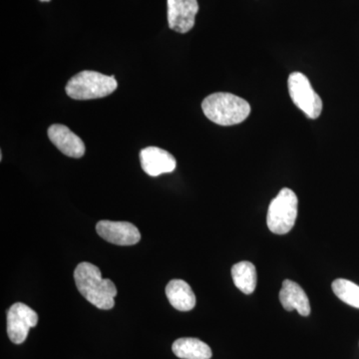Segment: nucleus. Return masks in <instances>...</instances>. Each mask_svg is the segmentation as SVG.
<instances>
[{
	"mask_svg": "<svg viewBox=\"0 0 359 359\" xmlns=\"http://www.w3.org/2000/svg\"><path fill=\"white\" fill-rule=\"evenodd\" d=\"M74 280L78 292L96 308L108 311L114 308L117 289L109 278H103L100 269L83 262L75 269Z\"/></svg>",
	"mask_w": 359,
	"mask_h": 359,
	"instance_id": "nucleus-1",
	"label": "nucleus"
},
{
	"mask_svg": "<svg viewBox=\"0 0 359 359\" xmlns=\"http://www.w3.org/2000/svg\"><path fill=\"white\" fill-rule=\"evenodd\" d=\"M202 109L210 121L219 126L240 124L250 114V105L245 99L224 92L205 97Z\"/></svg>",
	"mask_w": 359,
	"mask_h": 359,
	"instance_id": "nucleus-2",
	"label": "nucleus"
},
{
	"mask_svg": "<svg viewBox=\"0 0 359 359\" xmlns=\"http://www.w3.org/2000/svg\"><path fill=\"white\" fill-rule=\"evenodd\" d=\"M114 75L107 76L96 71L84 70L73 76L66 85V93L75 100L104 98L117 89Z\"/></svg>",
	"mask_w": 359,
	"mask_h": 359,
	"instance_id": "nucleus-3",
	"label": "nucleus"
},
{
	"mask_svg": "<svg viewBox=\"0 0 359 359\" xmlns=\"http://www.w3.org/2000/svg\"><path fill=\"white\" fill-rule=\"evenodd\" d=\"M299 200L294 191L283 188L269 204L266 224L269 231L285 235L294 226Z\"/></svg>",
	"mask_w": 359,
	"mask_h": 359,
	"instance_id": "nucleus-4",
	"label": "nucleus"
},
{
	"mask_svg": "<svg viewBox=\"0 0 359 359\" xmlns=\"http://www.w3.org/2000/svg\"><path fill=\"white\" fill-rule=\"evenodd\" d=\"M287 86L294 105L311 119H318L323 111V100L314 91L309 78L301 72H292Z\"/></svg>",
	"mask_w": 359,
	"mask_h": 359,
	"instance_id": "nucleus-5",
	"label": "nucleus"
},
{
	"mask_svg": "<svg viewBox=\"0 0 359 359\" xmlns=\"http://www.w3.org/2000/svg\"><path fill=\"white\" fill-rule=\"evenodd\" d=\"M39 323V314L22 302H16L7 311V334L15 344H21L27 339L30 328Z\"/></svg>",
	"mask_w": 359,
	"mask_h": 359,
	"instance_id": "nucleus-6",
	"label": "nucleus"
},
{
	"mask_svg": "<svg viewBox=\"0 0 359 359\" xmlns=\"http://www.w3.org/2000/svg\"><path fill=\"white\" fill-rule=\"evenodd\" d=\"M167 6L169 27L178 33L190 32L199 11L197 0H167Z\"/></svg>",
	"mask_w": 359,
	"mask_h": 359,
	"instance_id": "nucleus-7",
	"label": "nucleus"
},
{
	"mask_svg": "<svg viewBox=\"0 0 359 359\" xmlns=\"http://www.w3.org/2000/svg\"><path fill=\"white\" fill-rule=\"evenodd\" d=\"M96 231L106 242L117 245H133L141 240L138 228L128 222L100 221Z\"/></svg>",
	"mask_w": 359,
	"mask_h": 359,
	"instance_id": "nucleus-8",
	"label": "nucleus"
},
{
	"mask_svg": "<svg viewBox=\"0 0 359 359\" xmlns=\"http://www.w3.org/2000/svg\"><path fill=\"white\" fill-rule=\"evenodd\" d=\"M142 169L151 177L172 173L177 166L176 159L168 151L159 147L142 149L140 152Z\"/></svg>",
	"mask_w": 359,
	"mask_h": 359,
	"instance_id": "nucleus-9",
	"label": "nucleus"
},
{
	"mask_svg": "<svg viewBox=\"0 0 359 359\" xmlns=\"http://www.w3.org/2000/svg\"><path fill=\"white\" fill-rule=\"evenodd\" d=\"M47 133L52 144L63 154L76 159L83 157L84 142L65 125H51Z\"/></svg>",
	"mask_w": 359,
	"mask_h": 359,
	"instance_id": "nucleus-10",
	"label": "nucleus"
},
{
	"mask_svg": "<svg viewBox=\"0 0 359 359\" xmlns=\"http://www.w3.org/2000/svg\"><path fill=\"white\" fill-rule=\"evenodd\" d=\"M280 302L285 311H292L295 309L302 316H309L311 314L308 295L299 283L292 280H283L280 292Z\"/></svg>",
	"mask_w": 359,
	"mask_h": 359,
	"instance_id": "nucleus-11",
	"label": "nucleus"
},
{
	"mask_svg": "<svg viewBox=\"0 0 359 359\" xmlns=\"http://www.w3.org/2000/svg\"><path fill=\"white\" fill-rule=\"evenodd\" d=\"M168 301L177 311H192L196 306V295L188 283L183 280H172L166 287Z\"/></svg>",
	"mask_w": 359,
	"mask_h": 359,
	"instance_id": "nucleus-12",
	"label": "nucleus"
},
{
	"mask_svg": "<svg viewBox=\"0 0 359 359\" xmlns=\"http://www.w3.org/2000/svg\"><path fill=\"white\" fill-rule=\"evenodd\" d=\"M172 351L181 359H211V347L204 341L194 337L177 339L172 346Z\"/></svg>",
	"mask_w": 359,
	"mask_h": 359,
	"instance_id": "nucleus-13",
	"label": "nucleus"
},
{
	"mask_svg": "<svg viewBox=\"0 0 359 359\" xmlns=\"http://www.w3.org/2000/svg\"><path fill=\"white\" fill-rule=\"evenodd\" d=\"M233 283L245 294H250L257 287V269L250 262H241L231 268Z\"/></svg>",
	"mask_w": 359,
	"mask_h": 359,
	"instance_id": "nucleus-14",
	"label": "nucleus"
},
{
	"mask_svg": "<svg viewBox=\"0 0 359 359\" xmlns=\"http://www.w3.org/2000/svg\"><path fill=\"white\" fill-rule=\"evenodd\" d=\"M335 295L348 306L359 309V287L344 278H337L332 285Z\"/></svg>",
	"mask_w": 359,
	"mask_h": 359,
	"instance_id": "nucleus-15",
	"label": "nucleus"
},
{
	"mask_svg": "<svg viewBox=\"0 0 359 359\" xmlns=\"http://www.w3.org/2000/svg\"><path fill=\"white\" fill-rule=\"evenodd\" d=\"M40 1L47 2V1H50V0H40Z\"/></svg>",
	"mask_w": 359,
	"mask_h": 359,
	"instance_id": "nucleus-16",
	"label": "nucleus"
}]
</instances>
